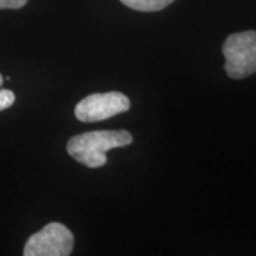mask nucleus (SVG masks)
Listing matches in <instances>:
<instances>
[{
	"label": "nucleus",
	"mask_w": 256,
	"mask_h": 256,
	"mask_svg": "<svg viewBox=\"0 0 256 256\" xmlns=\"http://www.w3.org/2000/svg\"><path fill=\"white\" fill-rule=\"evenodd\" d=\"M74 249V235L63 224L52 222L28 239L24 256H68Z\"/></svg>",
	"instance_id": "obj_3"
},
{
	"label": "nucleus",
	"mask_w": 256,
	"mask_h": 256,
	"mask_svg": "<svg viewBox=\"0 0 256 256\" xmlns=\"http://www.w3.org/2000/svg\"><path fill=\"white\" fill-rule=\"evenodd\" d=\"M222 52L226 60L225 70L230 78L242 80L256 73V32L230 34Z\"/></svg>",
	"instance_id": "obj_2"
},
{
	"label": "nucleus",
	"mask_w": 256,
	"mask_h": 256,
	"mask_svg": "<svg viewBox=\"0 0 256 256\" xmlns=\"http://www.w3.org/2000/svg\"><path fill=\"white\" fill-rule=\"evenodd\" d=\"M28 0H0V10H18L26 6Z\"/></svg>",
	"instance_id": "obj_7"
},
{
	"label": "nucleus",
	"mask_w": 256,
	"mask_h": 256,
	"mask_svg": "<svg viewBox=\"0 0 256 256\" xmlns=\"http://www.w3.org/2000/svg\"><path fill=\"white\" fill-rule=\"evenodd\" d=\"M132 136L124 131H92L73 137L67 144L68 156L87 168L97 170L107 164V152L132 144Z\"/></svg>",
	"instance_id": "obj_1"
},
{
	"label": "nucleus",
	"mask_w": 256,
	"mask_h": 256,
	"mask_svg": "<svg viewBox=\"0 0 256 256\" xmlns=\"http://www.w3.org/2000/svg\"><path fill=\"white\" fill-rule=\"evenodd\" d=\"M175 0H121L122 4L137 12H160L172 4Z\"/></svg>",
	"instance_id": "obj_5"
},
{
	"label": "nucleus",
	"mask_w": 256,
	"mask_h": 256,
	"mask_svg": "<svg viewBox=\"0 0 256 256\" xmlns=\"http://www.w3.org/2000/svg\"><path fill=\"white\" fill-rule=\"evenodd\" d=\"M3 82H4V77L0 74V111H4L10 108L13 104H14V101H16V96H14V92H10V90H6V88H3L2 86H3Z\"/></svg>",
	"instance_id": "obj_6"
},
{
	"label": "nucleus",
	"mask_w": 256,
	"mask_h": 256,
	"mask_svg": "<svg viewBox=\"0 0 256 256\" xmlns=\"http://www.w3.org/2000/svg\"><path fill=\"white\" fill-rule=\"evenodd\" d=\"M131 108V101L118 92H97L82 98L76 106V117L82 122H100Z\"/></svg>",
	"instance_id": "obj_4"
}]
</instances>
